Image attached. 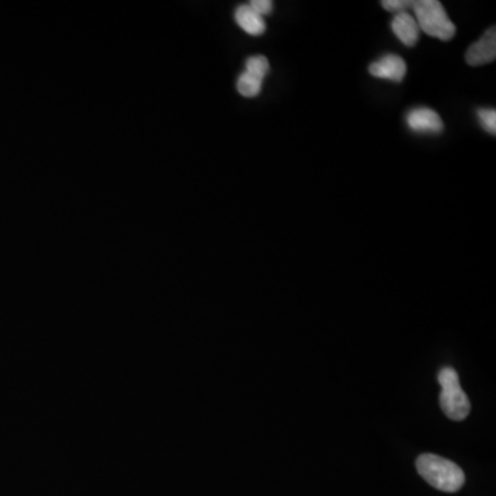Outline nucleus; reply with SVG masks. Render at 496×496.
<instances>
[{
    "instance_id": "obj_1",
    "label": "nucleus",
    "mask_w": 496,
    "mask_h": 496,
    "mask_svg": "<svg viewBox=\"0 0 496 496\" xmlns=\"http://www.w3.org/2000/svg\"><path fill=\"white\" fill-rule=\"evenodd\" d=\"M417 470L425 482L444 492H456L464 487V470L441 456L423 454L417 459Z\"/></svg>"
},
{
    "instance_id": "obj_2",
    "label": "nucleus",
    "mask_w": 496,
    "mask_h": 496,
    "mask_svg": "<svg viewBox=\"0 0 496 496\" xmlns=\"http://www.w3.org/2000/svg\"><path fill=\"white\" fill-rule=\"evenodd\" d=\"M412 10L419 31L426 35L443 41H451L455 36L456 27L453 21L449 20L438 0H418L414 2Z\"/></svg>"
},
{
    "instance_id": "obj_3",
    "label": "nucleus",
    "mask_w": 496,
    "mask_h": 496,
    "mask_svg": "<svg viewBox=\"0 0 496 496\" xmlns=\"http://www.w3.org/2000/svg\"><path fill=\"white\" fill-rule=\"evenodd\" d=\"M441 385L440 404L444 414L453 420H464L470 412V401L459 383L456 371L451 367L443 368L438 374Z\"/></svg>"
},
{
    "instance_id": "obj_4",
    "label": "nucleus",
    "mask_w": 496,
    "mask_h": 496,
    "mask_svg": "<svg viewBox=\"0 0 496 496\" xmlns=\"http://www.w3.org/2000/svg\"><path fill=\"white\" fill-rule=\"evenodd\" d=\"M407 124L412 131L419 134H440L444 130V123L440 115L433 109L420 106L407 113Z\"/></svg>"
},
{
    "instance_id": "obj_5",
    "label": "nucleus",
    "mask_w": 496,
    "mask_h": 496,
    "mask_svg": "<svg viewBox=\"0 0 496 496\" xmlns=\"http://www.w3.org/2000/svg\"><path fill=\"white\" fill-rule=\"evenodd\" d=\"M496 59V30L490 28L476 43L466 51V62L472 67L491 64Z\"/></svg>"
},
{
    "instance_id": "obj_6",
    "label": "nucleus",
    "mask_w": 496,
    "mask_h": 496,
    "mask_svg": "<svg viewBox=\"0 0 496 496\" xmlns=\"http://www.w3.org/2000/svg\"><path fill=\"white\" fill-rule=\"evenodd\" d=\"M370 74L378 79L392 80V82L400 83L407 74V65L404 59L396 54H388L382 57L378 61L370 65Z\"/></svg>"
},
{
    "instance_id": "obj_7",
    "label": "nucleus",
    "mask_w": 496,
    "mask_h": 496,
    "mask_svg": "<svg viewBox=\"0 0 496 496\" xmlns=\"http://www.w3.org/2000/svg\"><path fill=\"white\" fill-rule=\"evenodd\" d=\"M392 31L407 48H414L419 39V27L414 15L409 12L397 13L392 20Z\"/></svg>"
},
{
    "instance_id": "obj_8",
    "label": "nucleus",
    "mask_w": 496,
    "mask_h": 496,
    "mask_svg": "<svg viewBox=\"0 0 496 496\" xmlns=\"http://www.w3.org/2000/svg\"><path fill=\"white\" fill-rule=\"evenodd\" d=\"M235 20L239 27L248 35L261 36L266 31L264 18L259 17L248 5H241L236 9Z\"/></svg>"
},
{
    "instance_id": "obj_9",
    "label": "nucleus",
    "mask_w": 496,
    "mask_h": 496,
    "mask_svg": "<svg viewBox=\"0 0 496 496\" xmlns=\"http://www.w3.org/2000/svg\"><path fill=\"white\" fill-rule=\"evenodd\" d=\"M264 80L244 71L238 79V92L243 97L253 98L261 93Z\"/></svg>"
},
{
    "instance_id": "obj_10",
    "label": "nucleus",
    "mask_w": 496,
    "mask_h": 496,
    "mask_svg": "<svg viewBox=\"0 0 496 496\" xmlns=\"http://www.w3.org/2000/svg\"><path fill=\"white\" fill-rule=\"evenodd\" d=\"M269 61H267L266 57L254 56L247 59L246 72L259 77V79L264 80L266 75L269 74Z\"/></svg>"
},
{
    "instance_id": "obj_11",
    "label": "nucleus",
    "mask_w": 496,
    "mask_h": 496,
    "mask_svg": "<svg viewBox=\"0 0 496 496\" xmlns=\"http://www.w3.org/2000/svg\"><path fill=\"white\" fill-rule=\"evenodd\" d=\"M479 115L480 123L484 127L485 131L490 132V134H496V111L495 109L484 108L480 109L477 112Z\"/></svg>"
},
{
    "instance_id": "obj_12",
    "label": "nucleus",
    "mask_w": 496,
    "mask_h": 496,
    "mask_svg": "<svg viewBox=\"0 0 496 496\" xmlns=\"http://www.w3.org/2000/svg\"><path fill=\"white\" fill-rule=\"evenodd\" d=\"M381 5L383 9L397 14V13L407 12V9H412L414 2L412 0H410V2L409 0H383Z\"/></svg>"
},
{
    "instance_id": "obj_13",
    "label": "nucleus",
    "mask_w": 496,
    "mask_h": 496,
    "mask_svg": "<svg viewBox=\"0 0 496 496\" xmlns=\"http://www.w3.org/2000/svg\"><path fill=\"white\" fill-rule=\"evenodd\" d=\"M248 6L259 15V17L264 18L265 15H269L274 10V4L270 0H253L248 4Z\"/></svg>"
}]
</instances>
